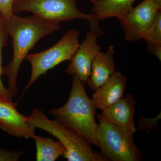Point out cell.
Returning a JSON list of instances; mask_svg holds the SVG:
<instances>
[{"mask_svg":"<svg viewBox=\"0 0 161 161\" xmlns=\"http://www.w3.org/2000/svg\"><path fill=\"white\" fill-rule=\"evenodd\" d=\"M33 139L36 148V161H55L63 156L65 151L64 147L59 141L39 135H36Z\"/></svg>","mask_w":161,"mask_h":161,"instance_id":"5bb4252c","label":"cell"},{"mask_svg":"<svg viewBox=\"0 0 161 161\" xmlns=\"http://www.w3.org/2000/svg\"><path fill=\"white\" fill-rule=\"evenodd\" d=\"M115 53L114 47L110 45L105 53L100 51L95 57L86 82L91 90L95 91L100 87L116 71Z\"/></svg>","mask_w":161,"mask_h":161,"instance_id":"7c38bea8","label":"cell"},{"mask_svg":"<svg viewBox=\"0 0 161 161\" xmlns=\"http://www.w3.org/2000/svg\"><path fill=\"white\" fill-rule=\"evenodd\" d=\"M161 119V113L154 118H146L143 116H141L139 119L137 129L142 130L149 134L153 130L158 128V121Z\"/></svg>","mask_w":161,"mask_h":161,"instance_id":"e0dca14e","label":"cell"},{"mask_svg":"<svg viewBox=\"0 0 161 161\" xmlns=\"http://www.w3.org/2000/svg\"><path fill=\"white\" fill-rule=\"evenodd\" d=\"M79 36L78 30H69L50 48L36 53L28 54L25 59L31 65V74L23 94L41 75L64 61H70L80 44Z\"/></svg>","mask_w":161,"mask_h":161,"instance_id":"8992f818","label":"cell"},{"mask_svg":"<svg viewBox=\"0 0 161 161\" xmlns=\"http://www.w3.org/2000/svg\"><path fill=\"white\" fill-rule=\"evenodd\" d=\"M8 35L5 29V21L0 14V97L12 101L13 96L10 94L9 89L4 86L1 78V76L3 74L2 52L3 47L6 45Z\"/></svg>","mask_w":161,"mask_h":161,"instance_id":"2e32d148","label":"cell"},{"mask_svg":"<svg viewBox=\"0 0 161 161\" xmlns=\"http://www.w3.org/2000/svg\"><path fill=\"white\" fill-rule=\"evenodd\" d=\"M136 103V101L132 94H126L115 103L102 110L100 115L108 121L134 135L137 131L134 120Z\"/></svg>","mask_w":161,"mask_h":161,"instance_id":"30bf717a","label":"cell"},{"mask_svg":"<svg viewBox=\"0 0 161 161\" xmlns=\"http://www.w3.org/2000/svg\"><path fill=\"white\" fill-rule=\"evenodd\" d=\"M127 82V77L116 71L108 81L95 90L92 100L96 108L102 111L122 98Z\"/></svg>","mask_w":161,"mask_h":161,"instance_id":"8fae6325","label":"cell"},{"mask_svg":"<svg viewBox=\"0 0 161 161\" xmlns=\"http://www.w3.org/2000/svg\"><path fill=\"white\" fill-rule=\"evenodd\" d=\"M60 28L59 23L43 19L38 17H22L13 14L9 22L5 23L7 34L12 39L13 56L8 65L3 69L7 76L12 96L17 95V80L20 66L30 51L38 41Z\"/></svg>","mask_w":161,"mask_h":161,"instance_id":"6da1fadb","label":"cell"},{"mask_svg":"<svg viewBox=\"0 0 161 161\" xmlns=\"http://www.w3.org/2000/svg\"><path fill=\"white\" fill-rule=\"evenodd\" d=\"M98 37L92 31L87 32L85 38L79 44L66 69L68 74L78 76L84 84L89 78L92 62L101 51V47L97 42Z\"/></svg>","mask_w":161,"mask_h":161,"instance_id":"ba28073f","label":"cell"},{"mask_svg":"<svg viewBox=\"0 0 161 161\" xmlns=\"http://www.w3.org/2000/svg\"><path fill=\"white\" fill-rule=\"evenodd\" d=\"M80 0H14L13 13L31 12L43 19L60 23L75 19L86 20L90 27L99 25L93 14H86L77 7Z\"/></svg>","mask_w":161,"mask_h":161,"instance_id":"5b68a950","label":"cell"},{"mask_svg":"<svg viewBox=\"0 0 161 161\" xmlns=\"http://www.w3.org/2000/svg\"><path fill=\"white\" fill-rule=\"evenodd\" d=\"M84 84L76 75L73 77L71 91L66 103L61 108L50 110V114L98 147L96 109L87 95Z\"/></svg>","mask_w":161,"mask_h":161,"instance_id":"7a4b0ae2","label":"cell"},{"mask_svg":"<svg viewBox=\"0 0 161 161\" xmlns=\"http://www.w3.org/2000/svg\"><path fill=\"white\" fill-rule=\"evenodd\" d=\"M14 0H0V14L5 23L9 22L12 15Z\"/></svg>","mask_w":161,"mask_h":161,"instance_id":"ac0fdd59","label":"cell"},{"mask_svg":"<svg viewBox=\"0 0 161 161\" xmlns=\"http://www.w3.org/2000/svg\"><path fill=\"white\" fill-rule=\"evenodd\" d=\"M89 1H90L91 3H93V4H94L98 2L99 0H89Z\"/></svg>","mask_w":161,"mask_h":161,"instance_id":"ffe728a7","label":"cell"},{"mask_svg":"<svg viewBox=\"0 0 161 161\" xmlns=\"http://www.w3.org/2000/svg\"><path fill=\"white\" fill-rule=\"evenodd\" d=\"M0 128L9 135L19 138L34 139L35 128L20 113L12 101L0 97Z\"/></svg>","mask_w":161,"mask_h":161,"instance_id":"9c48e42d","label":"cell"},{"mask_svg":"<svg viewBox=\"0 0 161 161\" xmlns=\"http://www.w3.org/2000/svg\"><path fill=\"white\" fill-rule=\"evenodd\" d=\"M24 151H8L0 148V161H17L23 156Z\"/></svg>","mask_w":161,"mask_h":161,"instance_id":"d6986e66","label":"cell"},{"mask_svg":"<svg viewBox=\"0 0 161 161\" xmlns=\"http://www.w3.org/2000/svg\"><path fill=\"white\" fill-rule=\"evenodd\" d=\"M98 120L97 141L103 155L112 161H140L142 159L139 149L131 135L122 128L106 120L96 114Z\"/></svg>","mask_w":161,"mask_h":161,"instance_id":"277c9868","label":"cell"},{"mask_svg":"<svg viewBox=\"0 0 161 161\" xmlns=\"http://www.w3.org/2000/svg\"><path fill=\"white\" fill-rule=\"evenodd\" d=\"M26 117L35 129L44 130L58 139L65 149L62 156L68 161H108L102 153L95 151L84 137L57 119H50L42 110L34 109Z\"/></svg>","mask_w":161,"mask_h":161,"instance_id":"3957f363","label":"cell"},{"mask_svg":"<svg viewBox=\"0 0 161 161\" xmlns=\"http://www.w3.org/2000/svg\"><path fill=\"white\" fill-rule=\"evenodd\" d=\"M136 0H99L94 4L92 13L98 21L123 18L132 8Z\"/></svg>","mask_w":161,"mask_h":161,"instance_id":"4fadbf2b","label":"cell"},{"mask_svg":"<svg viewBox=\"0 0 161 161\" xmlns=\"http://www.w3.org/2000/svg\"><path fill=\"white\" fill-rule=\"evenodd\" d=\"M161 11V0H143L132 8L122 19H119L127 41L141 40Z\"/></svg>","mask_w":161,"mask_h":161,"instance_id":"52a82bcc","label":"cell"},{"mask_svg":"<svg viewBox=\"0 0 161 161\" xmlns=\"http://www.w3.org/2000/svg\"><path fill=\"white\" fill-rule=\"evenodd\" d=\"M142 39L147 44L148 53L161 60V11L159 12Z\"/></svg>","mask_w":161,"mask_h":161,"instance_id":"9a60e30c","label":"cell"}]
</instances>
